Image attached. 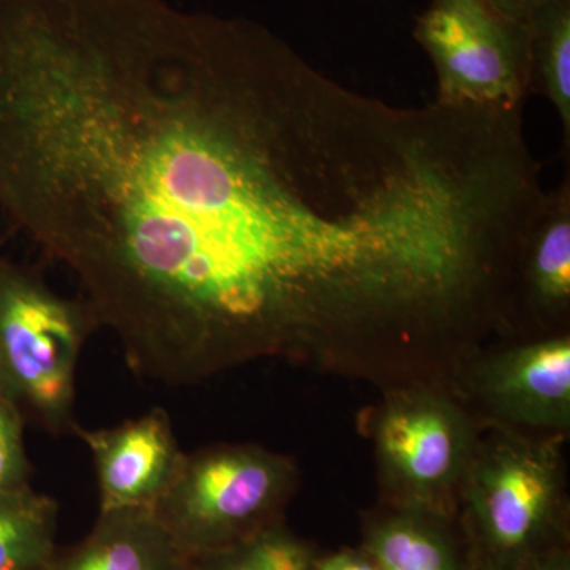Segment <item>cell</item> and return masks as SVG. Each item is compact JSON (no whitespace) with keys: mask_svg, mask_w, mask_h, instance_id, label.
<instances>
[{"mask_svg":"<svg viewBox=\"0 0 570 570\" xmlns=\"http://www.w3.org/2000/svg\"><path fill=\"white\" fill-rule=\"evenodd\" d=\"M420 205L395 108L258 22L0 0V216L137 376L337 354L392 302Z\"/></svg>","mask_w":570,"mask_h":570,"instance_id":"1","label":"cell"},{"mask_svg":"<svg viewBox=\"0 0 570 570\" xmlns=\"http://www.w3.org/2000/svg\"><path fill=\"white\" fill-rule=\"evenodd\" d=\"M564 439L502 426L479 439L456 499L471 570H517L568 546Z\"/></svg>","mask_w":570,"mask_h":570,"instance_id":"2","label":"cell"},{"mask_svg":"<svg viewBox=\"0 0 570 570\" xmlns=\"http://www.w3.org/2000/svg\"><path fill=\"white\" fill-rule=\"evenodd\" d=\"M99 328L81 298L56 294L29 266L0 257V393L55 436L77 433V367Z\"/></svg>","mask_w":570,"mask_h":570,"instance_id":"3","label":"cell"},{"mask_svg":"<svg viewBox=\"0 0 570 570\" xmlns=\"http://www.w3.org/2000/svg\"><path fill=\"white\" fill-rule=\"evenodd\" d=\"M298 483L288 456L261 445H213L184 455L153 513L194 558L284 520Z\"/></svg>","mask_w":570,"mask_h":570,"instance_id":"4","label":"cell"},{"mask_svg":"<svg viewBox=\"0 0 570 570\" xmlns=\"http://www.w3.org/2000/svg\"><path fill=\"white\" fill-rule=\"evenodd\" d=\"M373 431L385 505L456 517L460 485L480 439L464 407L422 385L395 390Z\"/></svg>","mask_w":570,"mask_h":570,"instance_id":"5","label":"cell"},{"mask_svg":"<svg viewBox=\"0 0 570 570\" xmlns=\"http://www.w3.org/2000/svg\"><path fill=\"white\" fill-rule=\"evenodd\" d=\"M449 107L515 112L531 89L530 26L489 0H431L415 28Z\"/></svg>","mask_w":570,"mask_h":570,"instance_id":"6","label":"cell"},{"mask_svg":"<svg viewBox=\"0 0 570 570\" xmlns=\"http://www.w3.org/2000/svg\"><path fill=\"white\" fill-rule=\"evenodd\" d=\"M472 384L497 426L534 436H568L569 336L547 337L491 356L475 367Z\"/></svg>","mask_w":570,"mask_h":570,"instance_id":"7","label":"cell"},{"mask_svg":"<svg viewBox=\"0 0 570 570\" xmlns=\"http://www.w3.org/2000/svg\"><path fill=\"white\" fill-rule=\"evenodd\" d=\"M75 436L91 452L100 512L153 510L174 482L184 455L164 409L121 425L86 430Z\"/></svg>","mask_w":570,"mask_h":570,"instance_id":"8","label":"cell"},{"mask_svg":"<svg viewBox=\"0 0 570 570\" xmlns=\"http://www.w3.org/2000/svg\"><path fill=\"white\" fill-rule=\"evenodd\" d=\"M193 557L175 542L153 510L100 512L75 546L58 549L47 570H190Z\"/></svg>","mask_w":570,"mask_h":570,"instance_id":"9","label":"cell"},{"mask_svg":"<svg viewBox=\"0 0 570 570\" xmlns=\"http://www.w3.org/2000/svg\"><path fill=\"white\" fill-rule=\"evenodd\" d=\"M362 534L387 570H471L456 517L384 504L363 519Z\"/></svg>","mask_w":570,"mask_h":570,"instance_id":"10","label":"cell"},{"mask_svg":"<svg viewBox=\"0 0 570 570\" xmlns=\"http://www.w3.org/2000/svg\"><path fill=\"white\" fill-rule=\"evenodd\" d=\"M521 277L528 299L547 316L570 305V189L569 179L547 194L532 224L521 257Z\"/></svg>","mask_w":570,"mask_h":570,"instance_id":"11","label":"cell"},{"mask_svg":"<svg viewBox=\"0 0 570 570\" xmlns=\"http://www.w3.org/2000/svg\"><path fill=\"white\" fill-rule=\"evenodd\" d=\"M58 515V502L32 487L0 491V570H47Z\"/></svg>","mask_w":570,"mask_h":570,"instance_id":"12","label":"cell"},{"mask_svg":"<svg viewBox=\"0 0 570 570\" xmlns=\"http://www.w3.org/2000/svg\"><path fill=\"white\" fill-rule=\"evenodd\" d=\"M531 88L553 104L570 140V0H554L530 21Z\"/></svg>","mask_w":570,"mask_h":570,"instance_id":"13","label":"cell"},{"mask_svg":"<svg viewBox=\"0 0 570 570\" xmlns=\"http://www.w3.org/2000/svg\"><path fill=\"white\" fill-rule=\"evenodd\" d=\"M318 551L277 521L249 538L193 558L190 570H313Z\"/></svg>","mask_w":570,"mask_h":570,"instance_id":"14","label":"cell"},{"mask_svg":"<svg viewBox=\"0 0 570 570\" xmlns=\"http://www.w3.org/2000/svg\"><path fill=\"white\" fill-rule=\"evenodd\" d=\"M24 422L21 409L0 393V491L31 487L33 468L26 450Z\"/></svg>","mask_w":570,"mask_h":570,"instance_id":"15","label":"cell"},{"mask_svg":"<svg viewBox=\"0 0 570 570\" xmlns=\"http://www.w3.org/2000/svg\"><path fill=\"white\" fill-rule=\"evenodd\" d=\"M313 570H381V566L370 551L360 547L337 550L325 557L318 554Z\"/></svg>","mask_w":570,"mask_h":570,"instance_id":"16","label":"cell"},{"mask_svg":"<svg viewBox=\"0 0 570 570\" xmlns=\"http://www.w3.org/2000/svg\"><path fill=\"white\" fill-rule=\"evenodd\" d=\"M489 2L513 20L530 24L532 18L554 0H489Z\"/></svg>","mask_w":570,"mask_h":570,"instance_id":"17","label":"cell"},{"mask_svg":"<svg viewBox=\"0 0 570 570\" xmlns=\"http://www.w3.org/2000/svg\"><path fill=\"white\" fill-rule=\"evenodd\" d=\"M517 570H570L569 543L543 551Z\"/></svg>","mask_w":570,"mask_h":570,"instance_id":"18","label":"cell"},{"mask_svg":"<svg viewBox=\"0 0 570 570\" xmlns=\"http://www.w3.org/2000/svg\"><path fill=\"white\" fill-rule=\"evenodd\" d=\"M381 570H387V569L381 568Z\"/></svg>","mask_w":570,"mask_h":570,"instance_id":"19","label":"cell"}]
</instances>
